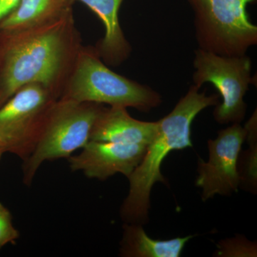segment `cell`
<instances>
[{
	"label": "cell",
	"mask_w": 257,
	"mask_h": 257,
	"mask_svg": "<svg viewBox=\"0 0 257 257\" xmlns=\"http://www.w3.org/2000/svg\"><path fill=\"white\" fill-rule=\"evenodd\" d=\"M104 104L59 99L28 158L23 160L24 183L31 185L40 166L46 161L69 158L90 141L93 124Z\"/></svg>",
	"instance_id": "4"
},
{
	"label": "cell",
	"mask_w": 257,
	"mask_h": 257,
	"mask_svg": "<svg viewBox=\"0 0 257 257\" xmlns=\"http://www.w3.org/2000/svg\"><path fill=\"white\" fill-rule=\"evenodd\" d=\"M74 0H20L14 11L0 24V32H16L58 20L72 10Z\"/></svg>",
	"instance_id": "12"
},
{
	"label": "cell",
	"mask_w": 257,
	"mask_h": 257,
	"mask_svg": "<svg viewBox=\"0 0 257 257\" xmlns=\"http://www.w3.org/2000/svg\"><path fill=\"white\" fill-rule=\"evenodd\" d=\"M60 99L132 107L149 112L162 104V96L150 86L113 72L95 47H81Z\"/></svg>",
	"instance_id": "3"
},
{
	"label": "cell",
	"mask_w": 257,
	"mask_h": 257,
	"mask_svg": "<svg viewBox=\"0 0 257 257\" xmlns=\"http://www.w3.org/2000/svg\"><path fill=\"white\" fill-rule=\"evenodd\" d=\"M194 13L198 48L216 55H246L257 44V26L246 8L256 0H187Z\"/></svg>",
	"instance_id": "5"
},
{
	"label": "cell",
	"mask_w": 257,
	"mask_h": 257,
	"mask_svg": "<svg viewBox=\"0 0 257 257\" xmlns=\"http://www.w3.org/2000/svg\"><path fill=\"white\" fill-rule=\"evenodd\" d=\"M193 67V84L200 89L205 83H211L222 99L213 113L216 122L240 124L247 108L244 96L253 80L250 57H226L198 48L194 52Z\"/></svg>",
	"instance_id": "6"
},
{
	"label": "cell",
	"mask_w": 257,
	"mask_h": 257,
	"mask_svg": "<svg viewBox=\"0 0 257 257\" xmlns=\"http://www.w3.org/2000/svg\"><path fill=\"white\" fill-rule=\"evenodd\" d=\"M59 98L37 83L20 88L0 107V143L25 160L33 151Z\"/></svg>",
	"instance_id": "7"
},
{
	"label": "cell",
	"mask_w": 257,
	"mask_h": 257,
	"mask_svg": "<svg viewBox=\"0 0 257 257\" xmlns=\"http://www.w3.org/2000/svg\"><path fill=\"white\" fill-rule=\"evenodd\" d=\"M87 6L101 20L104 35L95 47L101 60L108 66L118 67L131 55V45L120 26L119 11L123 0H74Z\"/></svg>",
	"instance_id": "11"
},
{
	"label": "cell",
	"mask_w": 257,
	"mask_h": 257,
	"mask_svg": "<svg viewBox=\"0 0 257 257\" xmlns=\"http://www.w3.org/2000/svg\"><path fill=\"white\" fill-rule=\"evenodd\" d=\"M218 256H256V244L243 236L223 240L218 244Z\"/></svg>",
	"instance_id": "15"
},
{
	"label": "cell",
	"mask_w": 257,
	"mask_h": 257,
	"mask_svg": "<svg viewBox=\"0 0 257 257\" xmlns=\"http://www.w3.org/2000/svg\"><path fill=\"white\" fill-rule=\"evenodd\" d=\"M5 153H6V152H5L4 147H3V145L0 143V161H1L3 155H4Z\"/></svg>",
	"instance_id": "18"
},
{
	"label": "cell",
	"mask_w": 257,
	"mask_h": 257,
	"mask_svg": "<svg viewBox=\"0 0 257 257\" xmlns=\"http://www.w3.org/2000/svg\"><path fill=\"white\" fill-rule=\"evenodd\" d=\"M257 116L256 110L245 124L246 138L248 148L240 151L237 170L239 187L256 194L257 189Z\"/></svg>",
	"instance_id": "14"
},
{
	"label": "cell",
	"mask_w": 257,
	"mask_h": 257,
	"mask_svg": "<svg viewBox=\"0 0 257 257\" xmlns=\"http://www.w3.org/2000/svg\"><path fill=\"white\" fill-rule=\"evenodd\" d=\"M194 236L168 240L152 239L143 225L128 224L123 226L119 255L124 257H179L184 246Z\"/></svg>",
	"instance_id": "13"
},
{
	"label": "cell",
	"mask_w": 257,
	"mask_h": 257,
	"mask_svg": "<svg viewBox=\"0 0 257 257\" xmlns=\"http://www.w3.org/2000/svg\"><path fill=\"white\" fill-rule=\"evenodd\" d=\"M82 47L72 10L37 28L0 32V107L32 83L60 99Z\"/></svg>",
	"instance_id": "1"
},
{
	"label": "cell",
	"mask_w": 257,
	"mask_h": 257,
	"mask_svg": "<svg viewBox=\"0 0 257 257\" xmlns=\"http://www.w3.org/2000/svg\"><path fill=\"white\" fill-rule=\"evenodd\" d=\"M192 84L170 114L158 121L156 135L147 145L141 163L127 177L130 189L120 209V215L128 224H146L150 209V194L157 182L167 184L161 166L173 150L192 147L191 127L196 116L209 106L219 103V95H207L205 91Z\"/></svg>",
	"instance_id": "2"
},
{
	"label": "cell",
	"mask_w": 257,
	"mask_h": 257,
	"mask_svg": "<svg viewBox=\"0 0 257 257\" xmlns=\"http://www.w3.org/2000/svg\"><path fill=\"white\" fill-rule=\"evenodd\" d=\"M20 0H0V24L18 7Z\"/></svg>",
	"instance_id": "17"
},
{
	"label": "cell",
	"mask_w": 257,
	"mask_h": 257,
	"mask_svg": "<svg viewBox=\"0 0 257 257\" xmlns=\"http://www.w3.org/2000/svg\"><path fill=\"white\" fill-rule=\"evenodd\" d=\"M246 138L244 126L238 123L218 132L215 140H208L209 159H199L196 186L202 189L204 202L216 195L237 192L240 180L238 157Z\"/></svg>",
	"instance_id": "8"
},
{
	"label": "cell",
	"mask_w": 257,
	"mask_h": 257,
	"mask_svg": "<svg viewBox=\"0 0 257 257\" xmlns=\"http://www.w3.org/2000/svg\"><path fill=\"white\" fill-rule=\"evenodd\" d=\"M147 145H126L90 140L79 155L67 158L73 172L104 181L116 174L128 177L141 163Z\"/></svg>",
	"instance_id": "9"
},
{
	"label": "cell",
	"mask_w": 257,
	"mask_h": 257,
	"mask_svg": "<svg viewBox=\"0 0 257 257\" xmlns=\"http://www.w3.org/2000/svg\"><path fill=\"white\" fill-rule=\"evenodd\" d=\"M124 106H104L93 124L90 140L147 145L151 143L158 128V121H144L132 117Z\"/></svg>",
	"instance_id": "10"
},
{
	"label": "cell",
	"mask_w": 257,
	"mask_h": 257,
	"mask_svg": "<svg viewBox=\"0 0 257 257\" xmlns=\"http://www.w3.org/2000/svg\"><path fill=\"white\" fill-rule=\"evenodd\" d=\"M20 232L13 223V216L8 208L0 202V250L9 243H15Z\"/></svg>",
	"instance_id": "16"
}]
</instances>
